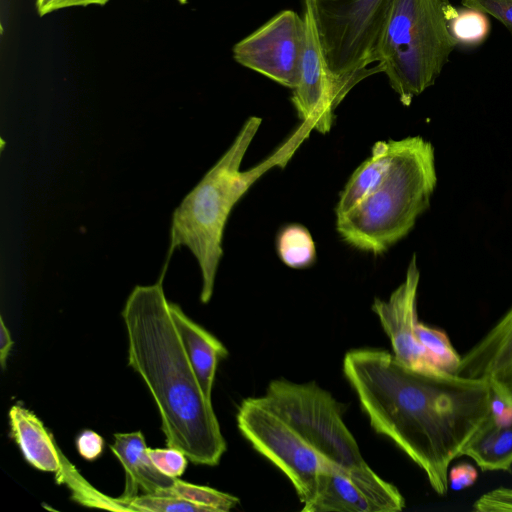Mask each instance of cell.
I'll return each instance as SVG.
<instances>
[{
  "mask_svg": "<svg viewBox=\"0 0 512 512\" xmlns=\"http://www.w3.org/2000/svg\"><path fill=\"white\" fill-rule=\"evenodd\" d=\"M343 372L372 428L424 472L438 495H446L450 465L491 415L489 381L416 372L380 349L347 352Z\"/></svg>",
  "mask_w": 512,
  "mask_h": 512,
  "instance_id": "1",
  "label": "cell"
},
{
  "mask_svg": "<svg viewBox=\"0 0 512 512\" xmlns=\"http://www.w3.org/2000/svg\"><path fill=\"white\" fill-rule=\"evenodd\" d=\"M161 278L137 285L122 310L128 339V364L149 389L168 447L192 463L216 466L226 441L172 319Z\"/></svg>",
  "mask_w": 512,
  "mask_h": 512,
  "instance_id": "2",
  "label": "cell"
},
{
  "mask_svg": "<svg viewBox=\"0 0 512 512\" xmlns=\"http://www.w3.org/2000/svg\"><path fill=\"white\" fill-rule=\"evenodd\" d=\"M261 122L257 116L245 121L230 147L183 198L172 216L169 255L181 246L194 255L202 276L203 304L213 294L223 255V234L232 209L265 173L275 167L284 168L313 130L302 122L273 153L242 171V160Z\"/></svg>",
  "mask_w": 512,
  "mask_h": 512,
  "instance_id": "3",
  "label": "cell"
},
{
  "mask_svg": "<svg viewBox=\"0 0 512 512\" xmlns=\"http://www.w3.org/2000/svg\"><path fill=\"white\" fill-rule=\"evenodd\" d=\"M437 183L432 144L421 136L394 140L387 172L355 208L336 218L348 245L374 255L404 238L429 207Z\"/></svg>",
  "mask_w": 512,
  "mask_h": 512,
  "instance_id": "4",
  "label": "cell"
},
{
  "mask_svg": "<svg viewBox=\"0 0 512 512\" xmlns=\"http://www.w3.org/2000/svg\"><path fill=\"white\" fill-rule=\"evenodd\" d=\"M457 12L450 0H392L378 60L404 106L434 84L456 48L450 22Z\"/></svg>",
  "mask_w": 512,
  "mask_h": 512,
  "instance_id": "5",
  "label": "cell"
},
{
  "mask_svg": "<svg viewBox=\"0 0 512 512\" xmlns=\"http://www.w3.org/2000/svg\"><path fill=\"white\" fill-rule=\"evenodd\" d=\"M392 0H304L339 105L367 77L381 73L379 44Z\"/></svg>",
  "mask_w": 512,
  "mask_h": 512,
  "instance_id": "6",
  "label": "cell"
},
{
  "mask_svg": "<svg viewBox=\"0 0 512 512\" xmlns=\"http://www.w3.org/2000/svg\"><path fill=\"white\" fill-rule=\"evenodd\" d=\"M261 399L325 462L346 467L365 462L343 421L342 405L316 383L276 379Z\"/></svg>",
  "mask_w": 512,
  "mask_h": 512,
  "instance_id": "7",
  "label": "cell"
},
{
  "mask_svg": "<svg viewBox=\"0 0 512 512\" xmlns=\"http://www.w3.org/2000/svg\"><path fill=\"white\" fill-rule=\"evenodd\" d=\"M236 419L242 435L288 477L300 501L307 503L313 496L318 473L332 463L322 460L261 397L244 399Z\"/></svg>",
  "mask_w": 512,
  "mask_h": 512,
  "instance_id": "8",
  "label": "cell"
},
{
  "mask_svg": "<svg viewBox=\"0 0 512 512\" xmlns=\"http://www.w3.org/2000/svg\"><path fill=\"white\" fill-rule=\"evenodd\" d=\"M307 23L293 10H283L236 43L240 65L290 89L296 88L306 42Z\"/></svg>",
  "mask_w": 512,
  "mask_h": 512,
  "instance_id": "9",
  "label": "cell"
},
{
  "mask_svg": "<svg viewBox=\"0 0 512 512\" xmlns=\"http://www.w3.org/2000/svg\"><path fill=\"white\" fill-rule=\"evenodd\" d=\"M405 499L396 486L383 480L364 462L353 466L328 464L316 477L305 512H397Z\"/></svg>",
  "mask_w": 512,
  "mask_h": 512,
  "instance_id": "10",
  "label": "cell"
},
{
  "mask_svg": "<svg viewBox=\"0 0 512 512\" xmlns=\"http://www.w3.org/2000/svg\"><path fill=\"white\" fill-rule=\"evenodd\" d=\"M420 272L413 255L404 281L388 300L375 298L372 310L388 336L395 359L403 366L424 374L444 375L432 362L427 350L416 335L417 292Z\"/></svg>",
  "mask_w": 512,
  "mask_h": 512,
  "instance_id": "11",
  "label": "cell"
},
{
  "mask_svg": "<svg viewBox=\"0 0 512 512\" xmlns=\"http://www.w3.org/2000/svg\"><path fill=\"white\" fill-rule=\"evenodd\" d=\"M303 16L307 23L306 42L300 80L293 89L291 100L303 123L326 134L332 128L338 105L323 63L311 11L306 4Z\"/></svg>",
  "mask_w": 512,
  "mask_h": 512,
  "instance_id": "12",
  "label": "cell"
},
{
  "mask_svg": "<svg viewBox=\"0 0 512 512\" xmlns=\"http://www.w3.org/2000/svg\"><path fill=\"white\" fill-rule=\"evenodd\" d=\"M110 449L125 471V487L118 499L130 505V501L144 494H160L170 488L176 478L162 473L153 463L145 438L140 431L115 433Z\"/></svg>",
  "mask_w": 512,
  "mask_h": 512,
  "instance_id": "13",
  "label": "cell"
},
{
  "mask_svg": "<svg viewBox=\"0 0 512 512\" xmlns=\"http://www.w3.org/2000/svg\"><path fill=\"white\" fill-rule=\"evenodd\" d=\"M9 419L11 434L26 461L38 470L55 473L56 482L61 484L74 466L58 448L42 421L18 404L10 408Z\"/></svg>",
  "mask_w": 512,
  "mask_h": 512,
  "instance_id": "14",
  "label": "cell"
},
{
  "mask_svg": "<svg viewBox=\"0 0 512 512\" xmlns=\"http://www.w3.org/2000/svg\"><path fill=\"white\" fill-rule=\"evenodd\" d=\"M169 308L200 386L211 400L218 362L228 355V351L215 336L191 320L179 305L169 302Z\"/></svg>",
  "mask_w": 512,
  "mask_h": 512,
  "instance_id": "15",
  "label": "cell"
},
{
  "mask_svg": "<svg viewBox=\"0 0 512 512\" xmlns=\"http://www.w3.org/2000/svg\"><path fill=\"white\" fill-rule=\"evenodd\" d=\"M394 152V140L377 141L371 155L359 165L348 179L335 207L336 218L355 208L385 176Z\"/></svg>",
  "mask_w": 512,
  "mask_h": 512,
  "instance_id": "16",
  "label": "cell"
},
{
  "mask_svg": "<svg viewBox=\"0 0 512 512\" xmlns=\"http://www.w3.org/2000/svg\"><path fill=\"white\" fill-rule=\"evenodd\" d=\"M482 471H512V422L496 423L492 415L463 451Z\"/></svg>",
  "mask_w": 512,
  "mask_h": 512,
  "instance_id": "17",
  "label": "cell"
},
{
  "mask_svg": "<svg viewBox=\"0 0 512 512\" xmlns=\"http://www.w3.org/2000/svg\"><path fill=\"white\" fill-rule=\"evenodd\" d=\"M276 251L281 261L294 269L312 266L317 257L311 233L301 224H289L279 230Z\"/></svg>",
  "mask_w": 512,
  "mask_h": 512,
  "instance_id": "18",
  "label": "cell"
},
{
  "mask_svg": "<svg viewBox=\"0 0 512 512\" xmlns=\"http://www.w3.org/2000/svg\"><path fill=\"white\" fill-rule=\"evenodd\" d=\"M160 494L172 495L203 507L206 512H228L239 504L231 494L175 479L174 484Z\"/></svg>",
  "mask_w": 512,
  "mask_h": 512,
  "instance_id": "19",
  "label": "cell"
},
{
  "mask_svg": "<svg viewBox=\"0 0 512 512\" xmlns=\"http://www.w3.org/2000/svg\"><path fill=\"white\" fill-rule=\"evenodd\" d=\"M416 335L437 368L450 374L456 373L461 356L443 330L418 322Z\"/></svg>",
  "mask_w": 512,
  "mask_h": 512,
  "instance_id": "20",
  "label": "cell"
},
{
  "mask_svg": "<svg viewBox=\"0 0 512 512\" xmlns=\"http://www.w3.org/2000/svg\"><path fill=\"white\" fill-rule=\"evenodd\" d=\"M450 31L457 45L477 46L483 43L490 32L487 14L476 9L458 10L450 22Z\"/></svg>",
  "mask_w": 512,
  "mask_h": 512,
  "instance_id": "21",
  "label": "cell"
},
{
  "mask_svg": "<svg viewBox=\"0 0 512 512\" xmlns=\"http://www.w3.org/2000/svg\"><path fill=\"white\" fill-rule=\"evenodd\" d=\"M133 511L138 512H206L185 499L165 494H143L130 501Z\"/></svg>",
  "mask_w": 512,
  "mask_h": 512,
  "instance_id": "22",
  "label": "cell"
},
{
  "mask_svg": "<svg viewBox=\"0 0 512 512\" xmlns=\"http://www.w3.org/2000/svg\"><path fill=\"white\" fill-rule=\"evenodd\" d=\"M483 378L501 400L512 406V354L492 365Z\"/></svg>",
  "mask_w": 512,
  "mask_h": 512,
  "instance_id": "23",
  "label": "cell"
},
{
  "mask_svg": "<svg viewBox=\"0 0 512 512\" xmlns=\"http://www.w3.org/2000/svg\"><path fill=\"white\" fill-rule=\"evenodd\" d=\"M148 454L155 466L164 474L178 478L187 467V456L179 449L168 448H149Z\"/></svg>",
  "mask_w": 512,
  "mask_h": 512,
  "instance_id": "24",
  "label": "cell"
},
{
  "mask_svg": "<svg viewBox=\"0 0 512 512\" xmlns=\"http://www.w3.org/2000/svg\"><path fill=\"white\" fill-rule=\"evenodd\" d=\"M466 8L476 9L499 20L512 35V0H461Z\"/></svg>",
  "mask_w": 512,
  "mask_h": 512,
  "instance_id": "25",
  "label": "cell"
},
{
  "mask_svg": "<svg viewBox=\"0 0 512 512\" xmlns=\"http://www.w3.org/2000/svg\"><path fill=\"white\" fill-rule=\"evenodd\" d=\"M487 336L497 350L512 353V306L487 331Z\"/></svg>",
  "mask_w": 512,
  "mask_h": 512,
  "instance_id": "26",
  "label": "cell"
},
{
  "mask_svg": "<svg viewBox=\"0 0 512 512\" xmlns=\"http://www.w3.org/2000/svg\"><path fill=\"white\" fill-rule=\"evenodd\" d=\"M103 438L92 430L82 431L76 439L77 451L81 457L92 461L98 458L103 451Z\"/></svg>",
  "mask_w": 512,
  "mask_h": 512,
  "instance_id": "27",
  "label": "cell"
},
{
  "mask_svg": "<svg viewBox=\"0 0 512 512\" xmlns=\"http://www.w3.org/2000/svg\"><path fill=\"white\" fill-rule=\"evenodd\" d=\"M478 477L476 468L468 463H461L449 470V487L452 490H463L472 486Z\"/></svg>",
  "mask_w": 512,
  "mask_h": 512,
  "instance_id": "28",
  "label": "cell"
},
{
  "mask_svg": "<svg viewBox=\"0 0 512 512\" xmlns=\"http://www.w3.org/2000/svg\"><path fill=\"white\" fill-rule=\"evenodd\" d=\"M109 0H36V9L39 16L69 7L89 5H105Z\"/></svg>",
  "mask_w": 512,
  "mask_h": 512,
  "instance_id": "29",
  "label": "cell"
},
{
  "mask_svg": "<svg viewBox=\"0 0 512 512\" xmlns=\"http://www.w3.org/2000/svg\"><path fill=\"white\" fill-rule=\"evenodd\" d=\"M13 341L3 318H0V364L2 369L6 366V361L12 348Z\"/></svg>",
  "mask_w": 512,
  "mask_h": 512,
  "instance_id": "30",
  "label": "cell"
}]
</instances>
